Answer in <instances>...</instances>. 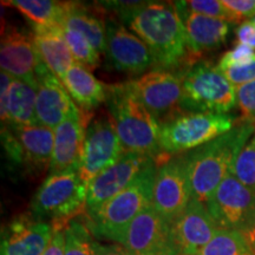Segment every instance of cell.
<instances>
[{
	"label": "cell",
	"instance_id": "6da1fadb",
	"mask_svg": "<svg viewBox=\"0 0 255 255\" xmlns=\"http://www.w3.org/2000/svg\"><path fill=\"white\" fill-rule=\"evenodd\" d=\"M121 23L146 44L154 57V69L178 70L193 64L183 23L174 2L143 1Z\"/></svg>",
	"mask_w": 255,
	"mask_h": 255
},
{
	"label": "cell",
	"instance_id": "7a4b0ae2",
	"mask_svg": "<svg viewBox=\"0 0 255 255\" xmlns=\"http://www.w3.org/2000/svg\"><path fill=\"white\" fill-rule=\"evenodd\" d=\"M254 132V123L239 120L229 131L184 152L191 197L206 203L220 183L233 173L237 157Z\"/></svg>",
	"mask_w": 255,
	"mask_h": 255
},
{
	"label": "cell",
	"instance_id": "3957f363",
	"mask_svg": "<svg viewBox=\"0 0 255 255\" xmlns=\"http://www.w3.org/2000/svg\"><path fill=\"white\" fill-rule=\"evenodd\" d=\"M105 103L124 150L150 156L156 163L168 158L159 149V122L133 94L129 83L108 85Z\"/></svg>",
	"mask_w": 255,
	"mask_h": 255
},
{
	"label": "cell",
	"instance_id": "277c9868",
	"mask_svg": "<svg viewBox=\"0 0 255 255\" xmlns=\"http://www.w3.org/2000/svg\"><path fill=\"white\" fill-rule=\"evenodd\" d=\"M156 173L157 164L152 159L126 189L108 201L95 214L88 216L85 222L96 238L123 245L133 219L152 205Z\"/></svg>",
	"mask_w": 255,
	"mask_h": 255
},
{
	"label": "cell",
	"instance_id": "5b68a950",
	"mask_svg": "<svg viewBox=\"0 0 255 255\" xmlns=\"http://www.w3.org/2000/svg\"><path fill=\"white\" fill-rule=\"evenodd\" d=\"M182 113L228 114L237 107V88L218 65L200 59L184 68Z\"/></svg>",
	"mask_w": 255,
	"mask_h": 255
},
{
	"label": "cell",
	"instance_id": "8992f818",
	"mask_svg": "<svg viewBox=\"0 0 255 255\" xmlns=\"http://www.w3.org/2000/svg\"><path fill=\"white\" fill-rule=\"evenodd\" d=\"M239 122L229 114L181 113L159 123V149L164 157L184 154L223 135Z\"/></svg>",
	"mask_w": 255,
	"mask_h": 255
},
{
	"label": "cell",
	"instance_id": "52a82bcc",
	"mask_svg": "<svg viewBox=\"0 0 255 255\" xmlns=\"http://www.w3.org/2000/svg\"><path fill=\"white\" fill-rule=\"evenodd\" d=\"M88 183L73 168L62 173L50 174L34 194L31 214L52 225H68L87 202Z\"/></svg>",
	"mask_w": 255,
	"mask_h": 255
},
{
	"label": "cell",
	"instance_id": "ba28073f",
	"mask_svg": "<svg viewBox=\"0 0 255 255\" xmlns=\"http://www.w3.org/2000/svg\"><path fill=\"white\" fill-rule=\"evenodd\" d=\"M219 229L247 235L255 226V191L229 174L206 201Z\"/></svg>",
	"mask_w": 255,
	"mask_h": 255
},
{
	"label": "cell",
	"instance_id": "9c48e42d",
	"mask_svg": "<svg viewBox=\"0 0 255 255\" xmlns=\"http://www.w3.org/2000/svg\"><path fill=\"white\" fill-rule=\"evenodd\" d=\"M184 68L154 69L135 81L128 82L133 94L159 123L182 113L181 103L183 98Z\"/></svg>",
	"mask_w": 255,
	"mask_h": 255
},
{
	"label": "cell",
	"instance_id": "30bf717a",
	"mask_svg": "<svg viewBox=\"0 0 255 255\" xmlns=\"http://www.w3.org/2000/svg\"><path fill=\"white\" fill-rule=\"evenodd\" d=\"M191 200L186 155L171 156L157 164L152 207L171 225Z\"/></svg>",
	"mask_w": 255,
	"mask_h": 255
},
{
	"label": "cell",
	"instance_id": "8fae6325",
	"mask_svg": "<svg viewBox=\"0 0 255 255\" xmlns=\"http://www.w3.org/2000/svg\"><path fill=\"white\" fill-rule=\"evenodd\" d=\"M122 142L110 117H100L89 124L85 135L79 174L85 183L111 167L122 157Z\"/></svg>",
	"mask_w": 255,
	"mask_h": 255
},
{
	"label": "cell",
	"instance_id": "7c38bea8",
	"mask_svg": "<svg viewBox=\"0 0 255 255\" xmlns=\"http://www.w3.org/2000/svg\"><path fill=\"white\" fill-rule=\"evenodd\" d=\"M105 55L114 69L131 76L143 75L154 68V57L146 44L114 17L105 20Z\"/></svg>",
	"mask_w": 255,
	"mask_h": 255
},
{
	"label": "cell",
	"instance_id": "4fadbf2b",
	"mask_svg": "<svg viewBox=\"0 0 255 255\" xmlns=\"http://www.w3.org/2000/svg\"><path fill=\"white\" fill-rule=\"evenodd\" d=\"M152 159L154 158L150 156L126 151L116 163L92 178L88 183L85 202L87 216L95 214L108 201L126 189L139 171L150 163Z\"/></svg>",
	"mask_w": 255,
	"mask_h": 255
},
{
	"label": "cell",
	"instance_id": "5bb4252c",
	"mask_svg": "<svg viewBox=\"0 0 255 255\" xmlns=\"http://www.w3.org/2000/svg\"><path fill=\"white\" fill-rule=\"evenodd\" d=\"M122 246L129 255H177L171 225L149 206L133 219Z\"/></svg>",
	"mask_w": 255,
	"mask_h": 255
},
{
	"label": "cell",
	"instance_id": "9a60e30c",
	"mask_svg": "<svg viewBox=\"0 0 255 255\" xmlns=\"http://www.w3.org/2000/svg\"><path fill=\"white\" fill-rule=\"evenodd\" d=\"M218 231L206 203L191 197L184 212L171 223V237L177 255H199Z\"/></svg>",
	"mask_w": 255,
	"mask_h": 255
},
{
	"label": "cell",
	"instance_id": "2e32d148",
	"mask_svg": "<svg viewBox=\"0 0 255 255\" xmlns=\"http://www.w3.org/2000/svg\"><path fill=\"white\" fill-rule=\"evenodd\" d=\"M33 34L23 30L4 26L0 41L1 71L37 87V71L43 65Z\"/></svg>",
	"mask_w": 255,
	"mask_h": 255
},
{
	"label": "cell",
	"instance_id": "e0dca14e",
	"mask_svg": "<svg viewBox=\"0 0 255 255\" xmlns=\"http://www.w3.org/2000/svg\"><path fill=\"white\" fill-rule=\"evenodd\" d=\"M178 15L186 32L187 50L191 63L202 59V56L221 47L227 40L232 23L218 18L193 13L186 1H175Z\"/></svg>",
	"mask_w": 255,
	"mask_h": 255
},
{
	"label": "cell",
	"instance_id": "ac0fdd59",
	"mask_svg": "<svg viewBox=\"0 0 255 255\" xmlns=\"http://www.w3.org/2000/svg\"><path fill=\"white\" fill-rule=\"evenodd\" d=\"M52 234V223L20 215L2 229L0 255H43Z\"/></svg>",
	"mask_w": 255,
	"mask_h": 255
},
{
	"label": "cell",
	"instance_id": "d6986e66",
	"mask_svg": "<svg viewBox=\"0 0 255 255\" xmlns=\"http://www.w3.org/2000/svg\"><path fill=\"white\" fill-rule=\"evenodd\" d=\"M90 117L91 114L78 109L56 128L50 174L62 173L73 168L79 169Z\"/></svg>",
	"mask_w": 255,
	"mask_h": 255
},
{
	"label": "cell",
	"instance_id": "ffe728a7",
	"mask_svg": "<svg viewBox=\"0 0 255 255\" xmlns=\"http://www.w3.org/2000/svg\"><path fill=\"white\" fill-rule=\"evenodd\" d=\"M37 103L38 123L55 130L69 115L78 110L68 90L55 73L45 64L37 71Z\"/></svg>",
	"mask_w": 255,
	"mask_h": 255
},
{
	"label": "cell",
	"instance_id": "44dd1931",
	"mask_svg": "<svg viewBox=\"0 0 255 255\" xmlns=\"http://www.w3.org/2000/svg\"><path fill=\"white\" fill-rule=\"evenodd\" d=\"M100 5L88 6L81 2L66 1L60 26L77 31L90 41L98 53H105L107 27L100 14Z\"/></svg>",
	"mask_w": 255,
	"mask_h": 255
},
{
	"label": "cell",
	"instance_id": "7402d4cb",
	"mask_svg": "<svg viewBox=\"0 0 255 255\" xmlns=\"http://www.w3.org/2000/svg\"><path fill=\"white\" fill-rule=\"evenodd\" d=\"M60 81L83 113L91 114L98 105L107 102L108 85L98 81L90 70L77 63L73 64Z\"/></svg>",
	"mask_w": 255,
	"mask_h": 255
},
{
	"label": "cell",
	"instance_id": "603a6c76",
	"mask_svg": "<svg viewBox=\"0 0 255 255\" xmlns=\"http://www.w3.org/2000/svg\"><path fill=\"white\" fill-rule=\"evenodd\" d=\"M33 39L41 62L59 79L75 64L62 26H33Z\"/></svg>",
	"mask_w": 255,
	"mask_h": 255
},
{
	"label": "cell",
	"instance_id": "cb8c5ba5",
	"mask_svg": "<svg viewBox=\"0 0 255 255\" xmlns=\"http://www.w3.org/2000/svg\"><path fill=\"white\" fill-rule=\"evenodd\" d=\"M7 127L23 149L25 165L31 168L50 167L55 145V130L41 124Z\"/></svg>",
	"mask_w": 255,
	"mask_h": 255
},
{
	"label": "cell",
	"instance_id": "d4e9b609",
	"mask_svg": "<svg viewBox=\"0 0 255 255\" xmlns=\"http://www.w3.org/2000/svg\"><path fill=\"white\" fill-rule=\"evenodd\" d=\"M37 87L21 79H12L8 94V126L39 124L36 113Z\"/></svg>",
	"mask_w": 255,
	"mask_h": 255
},
{
	"label": "cell",
	"instance_id": "484cf974",
	"mask_svg": "<svg viewBox=\"0 0 255 255\" xmlns=\"http://www.w3.org/2000/svg\"><path fill=\"white\" fill-rule=\"evenodd\" d=\"M5 5L20 12L33 26H60L66 1L52 0H9Z\"/></svg>",
	"mask_w": 255,
	"mask_h": 255
},
{
	"label": "cell",
	"instance_id": "4316f807",
	"mask_svg": "<svg viewBox=\"0 0 255 255\" xmlns=\"http://www.w3.org/2000/svg\"><path fill=\"white\" fill-rule=\"evenodd\" d=\"M103 245L95 240L87 222L77 218L69 221L65 227V253L64 255H101Z\"/></svg>",
	"mask_w": 255,
	"mask_h": 255
},
{
	"label": "cell",
	"instance_id": "83f0119b",
	"mask_svg": "<svg viewBox=\"0 0 255 255\" xmlns=\"http://www.w3.org/2000/svg\"><path fill=\"white\" fill-rule=\"evenodd\" d=\"M199 255H255V251L242 233L219 229Z\"/></svg>",
	"mask_w": 255,
	"mask_h": 255
},
{
	"label": "cell",
	"instance_id": "f1b7e54d",
	"mask_svg": "<svg viewBox=\"0 0 255 255\" xmlns=\"http://www.w3.org/2000/svg\"><path fill=\"white\" fill-rule=\"evenodd\" d=\"M63 36L65 38L75 62L88 70H95L100 65V53L91 45L90 41L77 31L63 27Z\"/></svg>",
	"mask_w": 255,
	"mask_h": 255
},
{
	"label": "cell",
	"instance_id": "f546056e",
	"mask_svg": "<svg viewBox=\"0 0 255 255\" xmlns=\"http://www.w3.org/2000/svg\"><path fill=\"white\" fill-rule=\"evenodd\" d=\"M232 174L255 191V132L237 157Z\"/></svg>",
	"mask_w": 255,
	"mask_h": 255
},
{
	"label": "cell",
	"instance_id": "4dcf8cb0",
	"mask_svg": "<svg viewBox=\"0 0 255 255\" xmlns=\"http://www.w3.org/2000/svg\"><path fill=\"white\" fill-rule=\"evenodd\" d=\"M186 4L189 11L193 13L210 18L223 19L232 24L240 25V21L238 20L237 17L223 5L222 0H190V1H186Z\"/></svg>",
	"mask_w": 255,
	"mask_h": 255
},
{
	"label": "cell",
	"instance_id": "1f68e13d",
	"mask_svg": "<svg viewBox=\"0 0 255 255\" xmlns=\"http://www.w3.org/2000/svg\"><path fill=\"white\" fill-rule=\"evenodd\" d=\"M219 70L235 88H239L255 81V58L247 63L238 64V65L221 66Z\"/></svg>",
	"mask_w": 255,
	"mask_h": 255
},
{
	"label": "cell",
	"instance_id": "d6a6232c",
	"mask_svg": "<svg viewBox=\"0 0 255 255\" xmlns=\"http://www.w3.org/2000/svg\"><path fill=\"white\" fill-rule=\"evenodd\" d=\"M237 103L241 120L255 124V81L237 88Z\"/></svg>",
	"mask_w": 255,
	"mask_h": 255
},
{
	"label": "cell",
	"instance_id": "836d02e7",
	"mask_svg": "<svg viewBox=\"0 0 255 255\" xmlns=\"http://www.w3.org/2000/svg\"><path fill=\"white\" fill-rule=\"evenodd\" d=\"M1 143L6 156L12 163L25 165L23 149L7 126H1Z\"/></svg>",
	"mask_w": 255,
	"mask_h": 255
},
{
	"label": "cell",
	"instance_id": "e575fe53",
	"mask_svg": "<svg viewBox=\"0 0 255 255\" xmlns=\"http://www.w3.org/2000/svg\"><path fill=\"white\" fill-rule=\"evenodd\" d=\"M255 58V50L252 49L251 46L246 44L238 43L237 45L231 51H227L221 57L218 64L219 68L227 65H238V64H244L250 62V60Z\"/></svg>",
	"mask_w": 255,
	"mask_h": 255
},
{
	"label": "cell",
	"instance_id": "d590c367",
	"mask_svg": "<svg viewBox=\"0 0 255 255\" xmlns=\"http://www.w3.org/2000/svg\"><path fill=\"white\" fill-rule=\"evenodd\" d=\"M227 7L241 23L251 20L255 15V0H222Z\"/></svg>",
	"mask_w": 255,
	"mask_h": 255
},
{
	"label": "cell",
	"instance_id": "8d00e7d4",
	"mask_svg": "<svg viewBox=\"0 0 255 255\" xmlns=\"http://www.w3.org/2000/svg\"><path fill=\"white\" fill-rule=\"evenodd\" d=\"M12 78L8 73L1 71L0 73V119H1V126H8V94L9 87H11Z\"/></svg>",
	"mask_w": 255,
	"mask_h": 255
},
{
	"label": "cell",
	"instance_id": "74e56055",
	"mask_svg": "<svg viewBox=\"0 0 255 255\" xmlns=\"http://www.w3.org/2000/svg\"><path fill=\"white\" fill-rule=\"evenodd\" d=\"M66 225H53V234L43 255H64Z\"/></svg>",
	"mask_w": 255,
	"mask_h": 255
},
{
	"label": "cell",
	"instance_id": "f35d334b",
	"mask_svg": "<svg viewBox=\"0 0 255 255\" xmlns=\"http://www.w3.org/2000/svg\"><path fill=\"white\" fill-rule=\"evenodd\" d=\"M237 38L239 43L246 44L255 50V25L250 20L244 21L237 28Z\"/></svg>",
	"mask_w": 255,
	"mask_h": 255
},
{
	"label": "cell",
	"instance_id": "ab89813d",
	"mask_svg": "<svg viewBox=\"0 0 255 255\" xmlns=\"http://www.w3.org/2000/svg\"><path fill=\"white\" fill-rule=\"evenodd\" d=\"M101 255H129L126 248H124L122 245H107L104 246L103 245V250H102V254Z\"/></svg>",
	"mask_w": 255,
	"mask_h": 255
},
{
	"label": "cell",
	"instance_id": "60d3db41",
	"mask_svg": "<svg viewBox=\"0 0 255 255\" xmlns=\"http://www.w3.org/2000/svg\"><path fill=\"white\" fill-rule=\"evenodd\" d=\"M246 238H247L248 242L251 244V246L253 247V250L255 251V226H254V228L252 229V231L246 235Z\"/></svg>",
	"mask_w": 255,
	"mask_h": 255
},
{
	"label": "cell",
	"instance_id": "b9f144b4",
	"mask_svg": "<svg viewBox=\"0 0 255 255\" xmlns=\"http://www.w3.org/2000/svg\"><path fill=\"white\" fill-rule=\"evenodd\" d=\"M250 21H252V23H253V24L255 25V15H254V17H253V18H252V19H251V20H250Z\"/></svg>",
	"mask_w": 255,
	"mask_h": 255
}]
</instances>
